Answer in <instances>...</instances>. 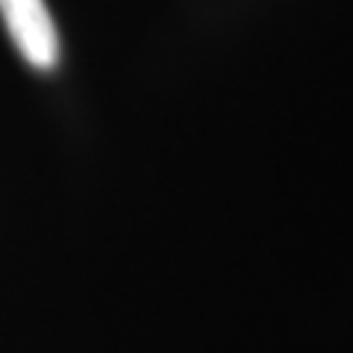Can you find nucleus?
Masks as SVG:
<instances>
[{
    "label": "nucleus",
    "instance_id": "f257e3e1",
    "mask_svg": "<svg viewBox=\"0 0 353 353\" xmlns=\"http://www.w3.org/2000/svg\"><path fill=\"white\" fill-rule=\"evenodd\" d=\"M9 39L32 68L50 71L59 62V32L44 0H0Z\"/></svg>",
    "mask_w": 353,
    "mask_h": 353
}]
</instances>
